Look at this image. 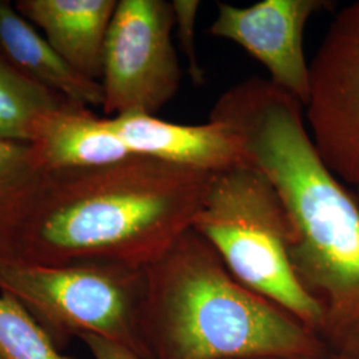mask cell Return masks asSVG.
I'll use <instances>...</instances> for the list:
<instances>
[{
	"mask_svg": "<svg viewBox=\"0 0 359 359\" xmlns=\"http://www.w3.org/2000/svg\"><path fill=\"white\" fill-rule=\"evenodd\" d=\"M209 118L231 129L278 194L292 266L323 313L322 342L359 359V200L322 160L304 105L269 79L249 77L218 97Z\"/></svg>",
	"mask_w": 359,
	"mask_h": 359,
	"instance_id": "obj_1",
	"label": "cell"
},
{
	"mask_svg": "<svg viewBox=\"0 0 359 359\" xmlns=\"http://www.w3.org/2000/svg\"><path fill=\"white\" fill-rule=\"evenodd\" d=\"M212 176L151 157L48 172L19 258L43 264L102 259L147 269L192 229Z\"/></svg>",
	"mask_w": 359,
	"mask_h": 359,
	"instance_id": "obj_2",
	"label": "cell"
},
{
	"mask_svg": "<svg viewBox=\"0 0 359 359\" xmlns=\"http://www.w3.org/2000/svg\"><path fill=\"white\" fill-rule=\"evenodd\" d=\"M160 359H302L329 351L286 310L238 283L189 229L147 268L142 317Z\"/></svg>",
	"mask_w": 359,
	"mask_h": 359,
	"instance_id": "obj_3",
	"label": "cell"
},
{
	"mask_svg": "<svg viewBox=\"0 0 359 359\" xmlns=\"http://www.w3.org/2000/svg\"><path fill=\"white\" fill-rule=\"evenodd\" d=\"M231 276L320 337L323 313L302 287L289 257V222L262 172L241 164L213 173L193 222Z\"/></svg>",
	"mask_w": 359,
	"mask_h": 359,
	"instance_id": "obj_4",
	"label": "cell"
},
{
	"mask_svg": "<svg viewBox=\"0 0 359 359\" xmlns=\"http://www.w3.org/2000/svg\"><path fill=\"white\" fill-rule=\"evenodd\" d=\"M147 292V269L84 259L43 264L0 256V293L56 325L95 334L142 357L135 333Z\"/></svg>",
	"mask_w": 359,
	"mask_h": 359,
	"instance_id": "obj_5",
	"label": "cell"
},
{
	"mask_svg": "<svg viewBox=\"0 0 359 359\" xmlns=\"http://www.w3.org/2000/svg\"><path fill=\"white\" fill-rule=\"evenodd\" d=\"M173 29L170 1H117L100 80L105 117L156 116L176 96L182 72L172 41Z\"/></svg>",
	"mask_w": 359,
	"mask_h": 359,
	"instance_id": "obj_6",
	"label": "cell"
},
{
	"mask_svg": "<svg viewBox=\"0 0 359 359\" xmlns=\"http://www.w3.org/2000/svg\"><path fill=\"white\" fill-rule=\"evenodd\" d=\"M305 120L322 160L342 182L359 185V1L334 16L310 62Z\"/></svg>",
	"mask_w": 359,
	"mask_h": 359,
	"instance_id": "obj_7",
	"label": "cell"
},
{
	"mask_svg": "<svg viewBox=\"0 0 359 359\" xmlns=\"http://www.w3.org/2000/svg\"><path fill=\"white\" fill-rule=\"evenodd\" d=\"M330 6L326 0H262L246 7L219 3L209 31L249 52L266 68L276 87L305 107L310 63L304 51V32L309 20Z\"/></svg>",
	"mask_w": 359,
	"mask_h": 359,
	"instance_id": "obj_8",
	"label": "cell"
},
{
	"mask_svg": "<svg viewBox=\"0 0 359 359\" xmlns=\"http://www.w3.org/2000/svg\"><path fill=\"white\" fill-rule=\"evenodd\" d=\"M111 120L136 157H151L210 173L246 164L238 137L213 120L192 126L145 114L115 116Z\"/></svg>",
	"mask_w": 359,
	"mask_h": 359,
	"instance_id": "obj_9",
	"label": "cell"
},
{
	"mask_svg": "<svg viewBox=\"0 0 359 359\" xmlns=\"http://www.w3.org/2000/svg\"><path fill=\"white\" fill-rule=\"evenodd\" d=\"M118 0H18L15 7L83 76L102 80L103 55Z\"/></svg>",
	"mask_w": 359,
	"mask_h": 359,
	"instance_id": "obj_10",
	"label": "cell"
},
{
	"mask_svg": "<svg viewBox=\"0 0 359 359\" xmlns=\"http://www.w3.org/2000/svg\"><path fill=\"white\" fill-rule=\"evenodd\" d=\"M32 145L48 172L105 167L136 157L111 117L95 115L76 104H68L50 116Z\"/></svg>",
	"mask_w": 359,
	"mask_h": 359,
	"instance_id": "obj_11",
	"label": "cell"
},
{
	"mask_svg": "<svg viewBox=\"0 0 359 359\" xmlns=\"http://www.w3.org/2000/svg\"><path fill=\"white\" fill-rule=\"evenodd\" d=\"M0 52L23 75L67 102L90 109L103 105L102 84L68 65L7 0H0Z\"/></svg>",
	"mask_w": 359,
	"mask_h": 359,
	"instance_id": "obj_12",
	"label": "cell"
},
{
	"mask_svg": "<svg viewBox=\"0 0 359 359\" xmlns=\"http://www.w3.org/2000/svg\"><path fill=\"white\" fill-rule=\"evenodd\" d=\"M47 173L32 144L0 140V256L19 258L20 238Z\"/></svg>",
	"mask_w": 359,
	"mask_h": 359,
	"instance_id": "obj_13",
	"label": "cell"
},
{
	"mask_svg": "<svg viewBox=\"0 0 359 359\" xmlns=\"http://www.w3.org/2000/svg\"><path fill=\"white\" fill-rule=\"evenodd\" d=\"M68 104L18 71L0 52V140L32 144L44 121Z\"/></svg>",
	"mask_w": 359,
	"mask_h": 359,
	"instance_id": "obj_14",
	"label": "cell"
},
{
	"mask_svg": "<svg viewBox=\"0 0 359 359\" xmlns=\"http://www.w3.org/2000/svg\"><path fill=\"white\" fill-rule=\"evenodd\" d=\"M0 358L69 359L13 295L0 293Z\"/></svg>",
	"mask_w": 359,
	"mask_h": 359,
	"instance_id": "obj_15",
	"label": "cell"
},
{
	"mask_svg": "<svg viewBox=\"0 0 359 359\" xmlns=\"http://www.w3.org/2000/svg\"><path fill=\"white\" fill-rule=\"evenodd\" d=\"M175 28L177 29L181 50L189 65L191 76L198 84L204 83V71L198 63L196 47V22L201 3L198 0H173Z\"/></svg>",
	"mask_w": 359,
	"mask_h": 359,
	"instance_id": "obj_16",
	"label": "cell"
},
{
	"mask_svg": "<svg viewBox=\"0 0 359 359\" xmlns=\"http://www.w3.org/2000/svg\"><path fill=\"white\" fill-rule=\"evenodd\" d=\"M95 359H144L118 342L95 334H81Z\"/></svg>",
	"mask_w": 359,
	"mask_h": 359,
	"instance_id": "obj_17",
	"label": "cell"
},
{
	"mask_svg": "<svg viewBox=\"0 0 359 359\" xmlns=\"http://www.w3.org/2000/svg\"><path fill=\"white\" fill-rule=\"evenodd\" d=\"M302 359H358V358H351V357H346V355H341V354H335V353H332V351H327L326 354H323V355H320V357H314V358H302Z\"/></svg>",
	"mask_w": 359,
	"mask_h": 359,
	"instance_id": "obj_18",
	"label": "cell"
},
{
	"mask_svg": "<svg viewBox=\"0 0 359 359\" xmlns=\"http://www.w3.org/2000/svg\"><path fill=\"white\" fill-rule=\"evenodd\" d=\"M357 192H358V200H359V185L357 187Z\"/></svg>",
	"mask_w": 359,
	"mask_h": 359,
	"instance_id": "obj_19",
	"label": "cell"
},
{
	"mask_svg": "<svg viewBox=\"0 0 359 359\" xmlns=\"http://www.w3.org/2000/svg\"><path fill=\"white\" fill-rule=\"evenodd\" d=\"M0 359H1V358H0Z\"/></svg>",
	"mask_w": 359,
	"mask_h": 359,
	"instance_id": "obj_20",
	"label": "cell"
}]
</instances>
